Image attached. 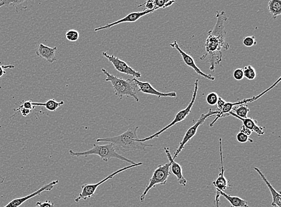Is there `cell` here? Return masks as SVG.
<instances>
[{
    "label": "cell",
    "mask_w": 281,
    "mask_h": 207,
    "mask_svg": "<svg viewBox=\"0 0 281 207\" xmlns=\"http://www.w3.org/2000/svg\"><path fill=\"white\" fill-rule=\"evenodd\" d=\"M216 22L212 30L208 32L206 40V53L200 58L210 64L211 71H214L215 67L220 64L223 59V50H228L230 46L226 41V31L224 23L228 20L226 13L216 11Z\"/></svg>",
    "instance_id": "1"
},
{
    "label": "cell",
    "mask_w": 281,
    "mask_h": 207,
    "mask_svg": "<svg viewBox=\"0 0 281 207\" xmlns=\"http://www.w3.org/2000/svg\"><path fill=\"white\" fill-rule=\"evenodd\" d=\"M138 126L135 128L130 127L125 133L114 137L100 138L96 139L97 142H108L114 144L115 149L122 152H133L141 150L146 152V147H152L151 144H147L138 141L137 131Z\"/></svg>",
    "instance_id": "2"
},
{
    "label": "cell",
    "mask_w": 281,
    "mask_h": 207,
    "mask_svg": "<svg viewBox=\"0 0 281 207\" xmlns=\"http://www.w3.org/2000/svg\"><path fill=\"white\" fill-rule=\"evenodd\" d=\"M69 154L72 157H87L88 156L97 155L105 162H108L111 159H117V160L124 161V162L131 164L136 163L134 161L119 154L115 149L114 144L111 143V142L104 145L94 144L92 149L85 152H77L70 150Z\"/></svg>",
    "instance_id": "3"
},
{
    "label": "cell",
    "mask_w": 281,
    "mask_h": 207,
    "mask_svg": "<svg viewBox=\"0 0 281 207\" xmlns=\"http://www.w3.org/2000/svg\"><path fill=\"white\" fill-rule=\"evenodd\" d=\"M103 74L106 76V82H111L113 86L115 95L119 99L123 96H131L135 99L136 102L139 101V99L136 93V89L137 88L133 79L125 80L121 77L115 76L106 70L105 69H101Z\"/></svg>",
    "instance_id": "4"
},
{
    "label": "cell",
    "mask_w": 281,
    "mask_h": 207,
    "mask_svg": "<svg viewBox=\"0 0 281 207\" xmlns=\"http://www.w3.org/2000/svg\"><path fill=\"white\" fill-rule=\"evenodd\" d=\"M198 89H199V80L197 79L195 80L194 83V92L193 94H192V96L191 98V101L188 105V106L186 107V109L181 110L179 112L176 114L175 118L173 120L172 122L169 123L166 126H165L164 128H163L162 130H161L157 133H155L153 135L149 136L148 137H146V138H142V139H138V141L140 142H146L149 140H151V139H154L155 138H157L163 133H164V131L168 130V129L172 127L173 126L176 124V123L183 122V121L186 119L187 117L188 116L190 113H191V109L192 106L195 103V99L197 97V94Z\"/></svg>",
    "instance_id": "5"
},
{
    "label": "cell",
    "mask_w": 281,
    "mask_h": 207,
    "mask_svg": "<svg viewBox=\"0 0 281 207\" xmlns=\"http://www.w3.org/2000/svg\"><path fill=\"white\" fill-rule=\"evenodd\" d=\"M142 165L143 163L141 162L136 163L135 164H131V165L130 166L119 169L118 170L115 171L114 173L109 175V176H107L106 178H104L100 182L97 183V184H83L81 186V192H80L78 196H77V197L75 199V202H76V203H79L80 201L87 200L88 199L92 198L93 196L94 195L96 190H97V188L100 186L101 184H103L104 183L108 181V180L113 179L115 176H117V174L122 173V172H124L125 171L128 170V169Z\"/></svg>",
    "instance_id": "6"
},
{
    "label": "cell",
    "mask_w": 281,
    "mask_h": 207,
    "mask_svg": "<svg viewBox=\"0 0 281 207\" xmlns=\"http://www.w3.org/2000/svg\"><path fill=\"white\" fill-rule=\"evenodd\" d=\"M170 163L159 165L155 169L152 177L149 180V184L144 190L142 194L140 196V201L141 203L145 200L146 196L149 191L157 185H164L167 184L168 177L170 174Z\"/></svg>",
    "instance_id": "7"
},
{
    "label": "cell",
    "mask_w": 281,
    "mask_h": 207,
    "mask_svg": "<svg viewBox=\"0 0 281 207\" xmlns=\"http://www.w3.org/2000/svg\"><path fill=\"white\" fill-rule=\"evenodd\" d=\"M218 114L219 112L218 110H216V111H212V110L210 109L207 114H203L200 115L199 119H198L197 122H195L191 127H190L186 132V134H185L183 140H182L180 144H179L177 150H176V152L174 153L173 157H172L174 160L178 157L179 153L184 149L185 146L187 144V142H189V140H191V139L193 138L194 136H195L197 133L198 128L205 122V120H207L208 118L213 117L214 115H216Z\"/></svg>",
    "instance_id": "8"
},
{
    "label": "cell",
    "mask_w": 281,
    "mask_h": 207,
    "mask_svg": "<svg viewBox=\"0 0 281 207\" xmlns=\"http://www.w3.org/2000/svg\"><path fill=\"white\" fill-rule=\"evenodd\" d=\"M281 77H280L279 79L276 81L274 84H273L271 87L267 88L266 90H265L264 92L259 94V95L257 96H254L252 98L244 99L242 101H239L236 102V103H225L223 108L221 110V111L219 112V114L216 115V117L215 119L212 121V122L211 123L210 126V127H212L214 124H215L216 121H217L220 118H223L225 117L229 116V114L230 112L232 111L233 107L235 106H239V105H243L247 104L248 103H252L253 101L258 100L259 98H261L262 96H263L264 94L268 92L269 91L272 90L273 88H275L278 83L281 81Z\"/></svg>",
    "instance_id": "9"
},
{
    "label": "cell",
    "mask_w": 281,
    "mask_h": 207,
    "mask_svg": "<svg viewBox=\"0 0 281 207\" xmlns=\"http://www.w3.org/2000/svg\"><path fill=\"white\" fill-rule=\"evenodd\" d=\"M102 54L104 57H105L113 65L117 71L120 72V73L128 75V76H133L136 79L141 77V72L135 70L125 62L120 60L118 57H117L115 55H109L108 53L105 52H103Z\"/></svg>",
    "instance_id": "10"
},
{
    "label": "cell",
    "mask_w": 281,
    "mask_h": 207,
    "mask_svg": "<svg viewBox=\"0 0 281 207\" xmlns=\"http://www.w3.org/2000/svg\"><path fill=\"white\" fill-rule=\"evenodd\" d=\"M170 46L173 48V49L178 51L179 54L181 55L182 58H183L184 63L186 64L187 66L190 67V68L193 69V70L196 72L198 75L205 78V79L207 80H211V81H214V80H215V77L211 76L210 74H205V72L201 70L199 67L197 66L196 64H195V61L192 56L182 50L176 41L170 44Z\"/></svg>",
    "instance_id": "11"
},
{
    "label": "cell",
    "mask_w": 281,
    "mask_h": 207,
    "mask_svg": "<svg viewBox=\"0 0 281 207\" xmlns=\"http://www.w3.org/2000/svg\"><path fill=\"white\" fill-rule=\"evenodd\" d=\"M157 9L150 10H143L142 12H132L129 13L126 17L120 19L118 21H115L114 23H111L107 24V25L103 26H100V27H98L94 29L95 32L99 31L104 30V29L111 28L113 27V26L117 25H119L120 23H135L139 20H140L141 18L146 16L147 15L151 14V13H154Z\"/></svg>",
    "instance_id": "12"
},
{
    "label": "cell",
    "mask_w": 281,
    "mask_h": 207,
    "mask_svg": "<svg viewBox=\"0 0 281 207\" xmlns=\"http://www.w3.org/2000/svg\"><path fill=\"white\" fill-rule=\"evenodd\" d=\"M58 183L59 180H54V181H52L49 183V184L44 185V186H42L41 188H40L39 189L35 191L34 192L31 193V194L23 196V197L14 199V200L9 202L7 205L3 207H20L22 206L23 203H25L26 201L35 197V196L41 194V193L45 192V191L52 190L55 185H57Z\"/></svg>",
    "instance_id": "13"
},
{
    "label": "cell",
    "mask_w": 281,
    "mask_h": 207,
    "mask_svg": "<svg viewBox=\"0 0 281 207\" xmlns=\"http://www.w3.org/2000/svg\"><path fill=\"white\" fill-rule=\"evenodd\" d=\"M219 153H220L221 168L220 173L218 175V178L213 182V185L216 189V193L224 192V190L231 188L229 184V180L226 178L224 176L225 169L223 164V146H222V138L219 139Z\"/></svg>",
    "instance_id": "14"
},
{
    "label": "cell",
    "mask_w": 281,
    "mask_h": 207,
    "mask_svg": "<svg viewBox=\"0 0 281 207\" xmlns=\"http://www.w3.org/2000/svg\"><path fill=\"white\" fill-rule=\"evenodd\" d=\"M133 79L139 88V92L149 94V95H155L159 98L162 97L174 98L176 96V93L175 92L168 93L161 92L160 91L155 90L149 82L139 81V80L135 77H134Z\"/></svg>",
    "instance_id": "15"
},
{
    "label": "cell",
    "mask_w": 281,
    "mask_h": 207,
    "mask_svg": "<svg viewBox=\"0 0 281 207\" xmlns=\"http://www.w3.org/2000/svg\"><path fill=\"white\" fill-rule=\"evenodd\" d=\"M164 152L165 154H166L168 158V161L170 163L171 171L172 173L175 175L177 178L179 184L183 185V186H186L187 184V180L183 176V168L181 165L177 162H176L175 160H173L172 155L170 152V150L167 147L164 148Z\"/></svg>",
    "instance_id": "16"
},
{
    "label": "cell",
    "mask_w": 281,
    "mask_h": 207,
    "mask_svg": "<svg viewBox=\"0 0 281 207\" xmlns=\"http://www.w3.org/2000/svg\"><path fill=\"white\" fill-rule=\"evenodd\" d=\"M57 50V47H50L41 44L39 45L36 53L39 57L45 59L50 63H53L57 60L55 56Z\"/></svg>",
    "instance_id": "17"
},
{
    "label": "cell",
    "mask_w": 281,
    "mask_h": 207,
    "mask_svg": "<svg viewBox=\"0 0 281 207\" xmlns=\"http://www.w3.org/2000/svg\"><path fill=\"white\" fill-rule=\"evenodd\" d=\"M229 115H232V116L237 118V119L242 121L243 126H245L246 128L249 129V130L251 131L258 134V136H263L264 134L263 128L261 127V126H259L258 125V121L253 119V118L239 117L232 111L229 112Z\"/></svg>",
    "instance_id": "18"
},
{
    "label": "cell",
    "mask_w": 281,
    "mask_h": 207,
    "mask_svg": "<svg viewBox=\"0 0 281 207\" xmlns=\"http://www.w3.org/2000/svg\"><path fill=\"white\" fill-rule=\"evenodd\" d=\"M254 169L257 171V173H258L265 184L269 188L272 197V206L274 207H281V195L280 192H278L274 189L272 185L270 184L268 180L265 177L263 173L258 168L254 167Z\"/></svg>",
    "instance_id": "19"
},
{
    "label": "cell",
    "mask_w": 281,
    "mask_h": 207,
    "mask_svg": "<svg viewBox=\"0 0 281 207\" xmlns=\"http://www.w3.org/2000/svg\"><path fill=\"white\" fill-rule=\"evenodd\" d=\"M28 0H1L0 8L2 7H12L17 12L26 9Z\"/></svg>",
    "instance_id": "20"
},
{
    "label": "cell",
    "mask_w": 281,
    "mask_h": 207,
    "mask_svg": "<svg viewBox=\"0 0 281 207\" xmlns=\"http://www.w3.org/2000/svg\"><path fill=\"white\" fill-rule=\"evenodd\" d=\"M221 196H223L231 204L232 207H249L247 201L238 196H232L227 195L224 192H219Z\"/></svg>",
    "instance_id": "21"
},
{
    "label": "cell",
    "mask_w": 281,
    "mask_h": 207,
    "mask_svg": "<svg viewBox=\"0 0 281 207\" xmlns=\"http://www.w3.org/2000/svg\"><path fill=\"white\" fill-rule=\"evenodd\" d=\"M34 106H43L45 107L47 110L50 112H55L59 107L63 106L64 104V101H61L57 102L55 99H50L48 100L46 103H33Z\"/></svg>",
    "instance_id": "22"
},
{
    "label": "cell",
    "mask_w": 281,
    "mask_h": 207,
    "mask_svg": "<svg viewBox=\"0 0 281 207\" xmlns=\"http://www.w3.org/2000/svg\"><path fill=\"white\" fill-rule=\"evenodd\" d=\"M268 9L273 18L275 19L281 15V0H270Z\"/></svg>",
    "instance_id": "23"
},
{
    "label": "cell",
    "mask_w": 281,
    "mask_h": 207,
    "mask_svg": "<svg viewBox=\"0 0 281 207\" xmlns=\"http://www.w3.org/2000/svg\"><path fill=\"white\" fill-rule=\"evenodd\" d=\"M232 112L237 115L238 117L242 118H247V115L250 112V109L248 108L247 105H239L233 107Z\"/></svg>",
    "instance_id": "24"
},
{
    "label": "cell",
    "mask_w": 281,
    "mask_h": 207,
    "mask_svg": "<svg viewBox=\"0 0 281 207\" xmlns=\"http://www.w3.org/2000/svg\"><path fill=\"white\" fill-rule=\"evenodd\" d=\"M243 71L244 77L247 78L248 80H253L257 77L256 69L250 65L245 66L243 69Z\"/></svg>",
    "instance_id": "25"
},
{
    "label": "cell",
    "mask_w": 281,
    "mask_h": 207,
    "mask_svg": "<svg viewBox=\"0 0 281 207\" xmlns=\"http://www.w3.org/2000/svg\"><path fill=\"white\" fill-rule=\"evenodd\" d=\"M155 6L158 9L163 8H167L172 6V5L175 2V0H154Z\"/></svg>",
    "instance_id": "26"
},
{
    "label": "cell",
    "mask_w": 281,
    "mask_h": 207,
    "mask_svg": "<svg viewBox=\"0 0 281 207\" xmlns=\"http://www.w3.org/2000/svg\"><path fill=\"white\" fill-rule=\"evenodd\" d=\"M66 38L69 42H76L79 39V33L75 29H70L66 32Z\"/></svg>",
    "instance_id": "27"
},
{
    "label": "cell",
    "mask_w": 281,
    "mask_h": 207,
    "mask_svg": "<svg viewBox=\"0 0 281 207\" xmlns=\"http://www.w3.org/2000/svg\"><path fill=\"white\" fill-rule=\"evenodd\" d=\"M219 96L218 94L215 92H211L209 93L207 97V101L208 104L211 106H215L217 104Z\"/></svg>",
    "instance_id": "28"
},
{
    "label": "cell",
    "mask_w": 281,
    "mask_h": 207,
    "mask_svg": "<svg viewBox=\"0 0 281 207\" xmlns=\"http://www.w3.org/2000/svg\"><path fill=\"white\" fill-rule=\"evenodd\" d=\"M243 44L246 47H251L257 45L255 37L247 36L243 39Z\"/></svg>",
    "instance_id": "29"
},
{
    "label": "cell",
    "mask_w": 281,
    "mask_h": 207,
    "mask_svg": "<svg viewBox=\"0 0 281 207\" xmlns=\"http://www.w3.org/2000/svg\"><path fill=\"white\" fill-rule=\"evenodd\" d=\"M143 7V10H150L157 9L155 7L154 0H145L142 4L139 5L138 7Z\"/></svg>",
    "instance_id": "30"
},
{
    "label": "cell",
    "mask_w": 281,
    "mask_h": 207,
    "mask_svg": "<svg viewBox=\"0 0 281 207\" xmlns=\"http://www.w3.org/2000/svg\"><path fill=\"white\" fill-rule=\"evenodd\" d=\"M236 139L237 141L240 142V143H245V142L248 141H250L252 143L253 142V139L249 138V136L246 135L245 134L241 133V132H239V133L237 134Z\"/></svg>",
    "instance_id": "31"
},
{
    "label": "cell",
    "mask_w": 281,
    "mask_h": 207,
    "mask_svg": "<svg viewBox=\"0 0 281 207\" xmlns=\"http://www.w3.org/2000/svg\"><path fill=\"white\" fill-rule=\"evenodd\" d=\"M233 76H234L235 80H237V81H240L242 80L243 78H244V75H243V69H235L233 73Z\"/></svg>",
    "instance_id": "32"
},
{
    "label": "cell",
    "mask_w": 281,
    "mask_h": 207,
    "mask_svg": "<svg viewBox=\"0 0 281 207\" xmlns=\"http://www.w3.org/2000/svg\"><path fill=\"white\" fill-rule=\"evenodd\" d=\"M14 111L15 112H20L21 114L24 117L27 116V115L32 113V110L24 109L22 106H21V105L18 107L17 109H15Z\"/></svg>",
    "instance_id": "33"
},
{
    "label": "cell",
    "mask_w": 281,
    "mask_h": 207,
    "mask_svg": "<svg viewBox=\"0 0 281 207\" xmlns=\"http://www.w3.org/2000/svg\"><path fill=\"white\" fill-rule=\"evenodd\" d=\"M54 204L51 201L46 200L45 202H37L36 207H53Z\"/></svg>",
    "instance_id": "34"
},
{
    "label": "cell",
    "mask_w": 281,
    "mask_h": 207,
    "mask_svg": "<svg viewBox=\"0 0 281 207\" xmlns=\"http://www.w3.org/2000/svg\"><path fill=\"white\" fill-rule=\"evenodd\" d=\"M33 103V102L32 101V100L23 101V103L21 104V106H22V107L24 109L30 110H32V111H33L35 107V106H34Z\"/></svg>",
    "instance_id": "35"
},
{
    "label": "cell",
    "mask_w": 281,
    "mask_h": 207,
    "mask_svg": "<svg viewBox=\"0 0 281 207\" xmlns=\"http://www.w3.org/2000/svg\"><path fill=\"white\" fill-rule=\"evenodd\" d=\"M15 66L13 65H8V66H0V77H1L2 76H4L5 74L6 73V69H14Z\"/></svg>",
    "instance_id": "36"
},
{
    "label": "cell",
    "mask_w": 281,
    "mask_h": 207,
    "mask_svg": "<svg viewBox=\"0 0 281 207\" xmlns=\"http://www.w3.org/2000/svg\"><path fill=\"white\" fill-rule=\"evenodd\" d=\"M240 132H241V133L246 134V135H247L248 136H251V134H252L253 133L252 131L249 130V129L246 128L245 126L243 125L241 126L240 128Z\"/></svg>",
    "instance_id": "37"
},
{
    "label": "cell",
    "mask_w": 281,
    "mask_h": 207,
    "mask_svg": "<svg viewBox=\"0 0 281 207\" xmlns=\"http://www.w3.org/2000/svg\"><path fill=\"white\" fill-rule=\"evenodd\" d=\"M226 103V102L225 101L223 98H221V97H219L218 101L217 102V104H217V106H218V110H217L219 112L221 111V110L222 109V108H223L224 105Z\"/></svg>",
    "instance_id": "38"
},
{
    "label": "cell",
    "mask_w": 281,
    "mask_h": 207,
    "mask_svg": "<svg viewBox=\"0 0 281 207\" xmlns=\"http://www.w3.org/2000/svg\"><path fill=\"white\" fill-rule=\"evenodd\" d=\"M220 196V194H217V193H216L215 200V202H214V204H215L214 207H220V202H219Z\"/></svg>",
    "instance_id": "39"
},
{
    "label": "cell",
    "mask_w": 281,
    "mask_h": 207,
    "mask_svg": "<svg viewBox=\"0 0 281 207\" xmlns=\"http://www.w3.org/2000/svg\"><path fill=\"white\" fill-rule=\"evenodd\" d=\"M5 181V177L0 176V184H3Z\"/></svg>",
    "instance_id": "40"
},
{
    "label": "cell",
    "mask_w": 281,
    "mask_h": 207,
    "mask_svg": "<svg viewBox=\"0 0 281 207\" xmlns=\"http://www.w3.org/2000/svg\"><path fill=\"white\" fill-rule=\"evenodd\" d=\"M0 112H1V110H0Z\"/></svg>",
    "instance_id": "41"
}]
</instances>
